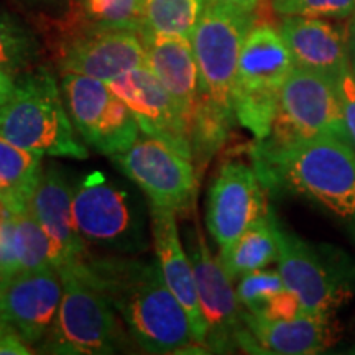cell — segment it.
<instances>
[{
    "label": "cell",
    "mask_w": 355,
    "mask_h": 355,
    "mask_svg": "<svg viewBox=\"0 0 355 355\" xmlns=\"http://www.w3.org/2000/svg\"><path fill=\"white\" fill-rule=\"evenodd\" d=\"M71 265L107 298L141 350L183 354L202 349L194 339L184 308L168 288L158 261L87 254Z\"/></svg>",
    "instance_id": "obj_1"
},
{
    "label": "cell",
    "mask_w": 355,
    "mask_h": 355,
    "mask_svg": "<svg viewBox=\"0 0 355 355\" xmlns=\"http://www.w3.org/2000/svg\"><path fill=\"white\" fill-rule=\"evenodd\" d=\"M255 170L266 186L283 188L318 202L355 232V146L321 139L273 145L257 141Z\"/></svg>",
    "instance_id": "obj_2"
},
{
    "label": "cell",
    "mask_w": 355,
    "mask_h": 355,
    "mask_svg": "<svg viewBox=\"0 0 355 355\" xmlns=\"http://www.w3.org/2000/svg\"><path fill=\"white\" fill-rule=\"evenodd\" d=\"M61 92L48 68L26 71L12 99L0 105V135L38 155L86 159L89 152Z\"/></svg>",
    "instance_id": "obj_3"
},
{
    "label": "cell",
    "mask_w": 355,
    "mask_h": 355,
    "mask_svg": "<svg viewBox=\"0 0 355 355\" xmlns=\"http://www.w3.org/2000/svg\"><path fill=\"white\" fill-rule=\"evenodd\" d=\"M295 68L278 28L255 24L243 42L234 83V114L257 140L272 132L279 92Z\"/></svg>",
    "instance_id": "obj_4"
},
{
    "label": "cell",
    "mask_w": 355,
    "mask_h": 355,
    "mask_svg": "<svg viewBox=\"0 0 355 355\" xmlns=\"http://www.w3.org/2000/svg\"><path fill=\"white\" fill-rule=\"evenodd\" d=\"M63 298L50 332L42 340L43 352L63 355H104L125 347V331L102 293L74 265L58 270Z\"/></svg>",
    "instance_id": "obj_5"
},
{
    "label": "cell",
    "mask_w": 355,
    "mask_h": 355,
    "mask_svg": "<svg viewBox=\"0 0 355 355\" xmlns=\"http://www.w3.org/2000/svg\"><path fill=\"white\" fill-rule=\"evenodd\" d=\"M278 273L306 313L336 316L355 295V265L343 252L313 245L278 224Z\"/></svg>",
    "instance_id": "obj_6"
},
{
    "label": "cell",
    "mask_w": 355,
    "mask_h": 355,
    "mask_svg": "<svg viewBox=\"0 0 355 355\" xmlns=\"http://www.w3.org/2000/svg\"><path fill=\"white\" fill-rule=\"evenodd\" d=\"M257 24L254 13H239L206 3L189 42L199 71V94L217 112L237 122L234 83L239 58L248 32Z\"/></svg>",
    "instance_id": "obj_7"
},
{
    "label": "cell",
    "mask_w": 355,
    "mask_h": 355,
    "mask_svg": "<svg viewBox=\"0 0 355 355\" xmlns=\"http://www.w3.org/2000/svg\"><path fill=\"white\" fill-rule=\"evenodd\" d=\"M186 252L193 265L199 308L207 327L206 347L214 352L235 349L260 352L245 324V309L239 301L232 278L219 257L212 255L199 224L186 234Z\"/></svg>",
    "instance_id": "obj_8"
},
{
    "label": "cell",
    "mask_w": 355,
    "mask_h": 355,
    "mask_svg": "<svg viewBox=\"0 0 355 355\" xmlns=\"http://www.w3.org/2000/svg\"><path fill=\"white\" fill-rule=\"evenodd\" d=\"M321 137L352 144L344 122L337 81L295 66L279 92L272 132L263 140L288 145Z\"/></svg>",
    "instance_id": "obj_9"
},
{
    "label": "cell",
    "mask_w": 355,
    "mask_h": 355,
    "mask_svg": "<svg viewBox=\"0 0 355 355\" xmlns=\"http://www.w3.org/2000/svg\"><path fill=\"white\" fill-rule=\"evenodd\" d=\"M73 214L83 241L122 254L145 250L139 204L123 186L102 173L73 186Z\"/></svg>",
    "instance_id": "obj_10"
},
{
    "label": "cell",
    "mask_w": 355,
    "mask_h": 355,
    "mask_svg": "<svg viewBox=\"0 0 355 355\" xmlns=\"http://www.w3.org/2000/svg\"><path fill=\"white\" fill-rule=\"evenodd\" d=\"M61 91L78 133L97 152L114 157L139 139V122L105 81L63 73Z\"/></svg>",
    "instance_id": "obj_11"
},
{
    "label": "cell",
    "mask_w": 355,
    "mask_h": 355,
    "mask_svg": "<svg viewBox=\"0 0 355 355\" xmlns=\"http://www.w3.org/2000/svg\"><path fill=\"white\" fill-rule=\"evenodd\" d=\"M123 175L146 194L152 207L186 212L198 191L194 162L166 141L140 133L125 152L114 155Z\"/></svg>",
    "instance_id": "obj_12"
},
{
    "label": "cell",
    "mask_w": 355,
    "mask_h": 355,
    "mask_svg": "<svg viewBox=\"0 0 355 355\" xmlns=\"http://www.w3.org/2000/svg\"><path fill=\"white\" fill-rule=\"evenodd\" d=\"M48 37L61 73H76L109 83L145 66L144 40L133 30L84 26Z\"/></svg>",
    "instance_id": "obj_13"
},
{
    "label": "cell",
    "mask_w": 355,
    "mask_h": 355,
    "mask_svg": "<svg viewBox=\"0 0 355 355\" xmlns=\"http://www.w3.org/2000/svg\"><path fill=\"white\" fill-rule=\"evenodd\" d=\"M265 184L255 168L242 162L220 166L207 196V230L220 248L268 214Z\"/></svg>",
    "instance_id": "obj_14"
},
{
    "label": "cell",
    "mask_w": 355,
    "mask_h": 355,
    "mask_svg": "<svg viewBox=\"0 0 355 355\" xmlns=\"http://www.w3.org/2000/svg\"><path fill=\"white\" fill-rule=\"evenodd\" d=\"M107 86L130 109L145 135L166 141L193 159L188 123L170 92L146 66L128 71Z\"/></svg>",
    "instance_id": "obj_15"
},
{
    "label": "cell",
    "mask_w": 355,
    "mask_h": 355,
    "mask_svg": "<svg viewBox=\"0 0 355 355\" xmlns=\"http://www.w3.org/2000/svg\"><path fill=\"white\" fill-rule=\"evenodd\" d=\"M63 298V279L56 268L26 270L0 285V303L10 326L30 345L50 332Z\"/></svg>",
    "instance_id": "obj_16"
},
{
    "label": "cell",
    "mask_w": 355,
    "mask_h": 355,
    "mask_svg": "<svg viewBox=\"0 0 355 355\" xmlns=\"http://www.w3.org/2000/svg\"><path fill=\"white\" fill-rule=\"evenodd\" d=\"M295 66L337 81L350 71L347 26L324 19L290 15L278 26Z\"/></svg>",
    "instance_id": "obj_17"
},
{
    "label": "cell",
    "mask_w": 355,
    "mask_h": 355,
    "mask_svg": "<svg viewBox=\"0 0 355 355\" xmlns=\"http://www.w3.org/2000/svg\"><path fill=\"white\" fill-rule=\"evenodd\" d=\"M152 234L157 261L168 288L188 314L194 339L206 347L207 327L199 308L196 282L188 252L180 241V230L176 224V212L152 207Z\"/></svg>",
    "instance_id": "obj_18"
},
{
    "label": "cell",
    "mask_w": 355,
    "mask_h": 355,
    "mask_svg": "<svg viewBox=\"0 0 355 355\" xmlns=\"http://www.w3.org/2000/svg\"><path fill=\"white\" fill-rule=\"evenodd\" d=\"M245 324L260 352L313 355L332 347L343 329L334 316L303 313L293 319H266L247 313Z\"/></svg>",
    "instance_id": "obj_19"
},
{
    "label": "cell",
    "mask_w": 355,
    "mask_h": 355,
    "mask_svg": "<svg viewBox=\"0 0 355 355\" xmlns=\"http://www.w3.org/2000/svg\"><path fill=\"white\" fill-rule=\"evenodd\" d=\"M141 40L145 44V66L170 92L189 128L201 99L199 71L189 38L144 33Z\"/></svg>",
    "instance_id": "obj_20"
},
{
    "label": "cell",
    "mask_w": 355,
    "mask_h": 355,
    "mask_svg": "<svg viewBox=\"0 0 355 355\" xmlns=\"http://www.w3.org/2000/svg\"><path fill=\"white\" fill-rule=\"evenodd\" d=\"M28 212L40 222L63 255L64 266L83 260L89 252L73 214V186L58 168L43 170ZM61 270V268H60Z\"/></svg>",
    "instance_id": "obj_21"
},
{
    "label": "cell",
    "mask_w": 355,
    "mask_h": 355,
    "mask_svg": "<svg viewBox=\"0 0 355 355\" xmlns=\"http://www.w3.org/2000/svg\"><path fill=\"white\" fill-rule=\"evenodd\" d=\"M278 259V222L272 212L252 224L232 243L220 248L219 260L225 272L239 282L243 275L266 268Z\"/></svg>",
    "instance_id": "obj_22"
},
{
    "label": "cell",
    "mask_w": 355,
    "mask_h": 355,
    "mask_svg": "<svg viewBox=\"0 0 355 355\" xmlns=\"http://www.w3.org/2000/svg\"><path fill=\"white\" fill-rule=\"evenodd\" d=\"M42 158L43 155L28 152L0 135V189L13 214L28 211L43 175Z\"/></svg>",
    "instance_id": "obj_23"
},
{
    "label": "cell",
    "mask_w": 355,
    "mask_h": 355,
    "mask_svg": "<svg viewBox=\"0 0 355 355\" xmlns=\"http://www.w3.org/2000/svg\"><path fill=\"white\" fill-rule=\"evenodd\" d=\"M145 3L146 0H73L64 17L81 26L133 30L141 35Z\"/></svg>",
    "instance_id": "obj_24"
},
{
    "label": "cell",
    "mask_w": 355,
    "mask_h": 355,
    "mask_svg": "<svg viewBox=\"0 0 355 355\" xmlns=\"http://www.w3.org/2000/svg\"><path fill=\"white\" fill-rule=\"evenodd\" d=\"M13 245L20 272L63 268L64 260L55 242L28 211L13 214Z\"/></svg>",
    "instance_id": "obj_25"
},
{
    "label": "cell",
    "mask_w": 355,
    "mask_h": 355,
    "mask_svg": "<svg viewBox=\"0 0 355 355\" xmlns=\"http://www.w3.org/2000/svg\"><path fill=\"white\" fill-rule=\"evenodd\" d=\"M206 3V0H146L141 35H176L189 38Z\"/></svg>",
    "instance_id": "obj_26"
},
{
    "label": "cell",
    "mask_w": 355,
    "mask_h": 355,
    "mask_svg": "<svg viewBox=\"0 0 355 355\" xmlns=\"http://www.w3.org/2000/svg\"><path fill=\"white\" fill-rule=\"evenodd\" d=\"M40 58V42L32 28L6 8H0V68L26 73Z\"/></svg>",
    "instance_id": "obj_27"
},
{
    "label": "cell",
    "mask_w": 355,
    "mask_h": 355,
    "mask_svg": "<svg viewBox=\"0 0 355 355\" xmlns=\"http://www.w3.org/2000/svg\"><path fill=\"white\" fill-rule=\"evenodd\" d=\"M282 275L278 270H257V272L247 273L239 279L237 296L242 308L247 313L261 314L278 293L285 290Z\"/></svg>",
    "instance_id": "obj_28"
},
{
    "label": "cell",
    "mask_w": 355,
    "mask_h": 355,
    "mask_svg": "<svg viewBox=\"0 0 355 355\" xmlns=\"http://www.w3.org/2000/svg\"><path fill=\"white\" fill-rule=\"evenodd\" d=\"M273 10L282 17L344 20L355 13V0H273Z\"/></svg>",
    "instance_id": "obj_29"
},
{
    "label": "cell",
    "mask_w": 355,
    "mask_h": 355,
    "mask_svg": "<svg viewBox=\"0 0 355 355\" xmlns=\"http://www.w3.org/2000/svg\"><path fill=\"white\" fill-rule=\"evenodd\" d=\"M337 92H339L345 127L355 146V76L352 71H347L344 76L337 79Z\"/></svg>",
    "instance_id": "obj_30"
},
{
    "label": "cell",
    "mask_w": 355,
    "mask_h": 355,
    "mask_svg": "<svg viewBox=\"0 0 355 355\" xmlns=\"http://www.w3.org/2000/svg\"><path fill=\"white\" fill-rule=\"evenodd\" d=\"M303 313H306V311L303 304L300 303V300L288 288H285L270 301L263 313L257 314V316H263L266 319H293Z\"/></svg>",
    "instance_id": "obj_31"
},
{
    "label": "cell",
    "mask_w": 355,
    "mask_h": 355,
    "mask_svg": "<svg viewBox=\"0 0 355 355\" xmlns=\"http://www.w3.org/2000/svg\"><path fill=\"white\" fill-rule=\"evenodd\" d=\"M32 345L17 331L0 334V355H32Z\"/></svg>",
    "instance_id": "obj_32"
},
{
    "label": "cell",
    "mask_w": 355,
    "mask_h": 355,
    "mask_svg": "<svg viewBox=\"0 0 355 355\" xmlns=\"http://www.w3.org/2000/svg\"><path fill=\"white\" fill-rule=\"evenodd\" d=\"M206 2L212 3V6L224 7L227 10L239 13H254V15H257V12L263 6L265 0H206Z\"/></svg>",
    "instance_id": "obj_33"
},
{
    "label": "cell",
    "mask_w": 355,
    "mask_h": 355,
    "mask_svg": "<svg viewBox=\"0 0 355 355\" xmlns=\"http://www.w3.org/2000/svg\"><path fill=\"white\" fill-rule=\"evenodd\" d=\"M15 74H12L10 71L0 68V105L7 104L12 99L13 94L17 91V81Z\"/></svg>",
    "instance_id": "obj_34"
},
{
    "label": "cell",
    "mask_w": 355,
    "mask_h": 355,
    "mask_svg": "<svg viewBox=\"0 0 355 355\" xmlns=\"http://www.w3.org/2000/svg\"><path fill=\"white\" fill-rule=\"evenodd\" d=\"M347 48L350 71H352V74L355 76V13L350 17V21L347 24Z\"/></svg>",
    "instance_id": "obj_35"
},
{
    "label": "cell",
    "mask_w": 355,
    "mask_h": 355,
    "mask_svg": "<svg viewBox=\"0 0 355 355\" xmlns=\"http://www.w3.org/2000/svg\"><path fill=\"white\" fill-rule=\"evenodd\" d=\"M8 331H15V329H13L10 322H8V319L6 318V313H3L2 309V303H0V334H3V332H8Z\"/></svg>",
    "instance_id": "obj_36"
},
{
    "label": "cell",
    "mask_w": 355,
    "mask_h": 355,
    "mask_svg": "<svg viewBox=\"0 0 355 355\" xmlns=\"http://www.w3.org/2000/svg\"><path fill=\"white\" fill-rule=\"evenodd\" d=\"M3 279H6V277H3V261H2V248H0V285L3 283Z\"/></svg>",
    "instance_id": "obj_37"
},
{
    "label": "cell",
    "mask_w": 355,
    "mask_h": 355,
    "mask_svg": "<svg viewBox=\"0 0 355 355\" xmlns=\"http://www.w3.org/2000/svg\"><path fill=\"white\" fill-rule=\"evenodd\" d=\"M0 202L6 204V201H3V193H2V189H0Z\"/></svg>",
    "instance_id": "obj_38"
}]
</instances>
